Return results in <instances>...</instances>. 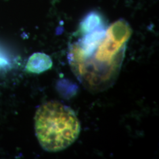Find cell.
I'll use <instances>...</instances> for the list:
<instances>
[{
	"label": "cell",
	"instance_id": "3957f363",
	"mask_svg": "<svg viewBox=\"0 0 159 159\" xmlns=\"http://www.w3.org/2000/svg\"><path fill=\"white\" fill-rule=\"evenodd\" d=\"M52 66L51 58L45 53L35 52L29 58L26 70L31 73L40 74L50 69Z\"/></svg>",
	"mask_w": 159,
	"mask_h": 159
},
{
	"label": "cell",
	"instance_id": "5b68a950",
	"mask_svg": "<svg viewBox=\"0 0 159 159\" xmlns=\"http://www.w3.org/2000/svg\"><path fill=\"white\" fill-rule=\"evenodd\" d=\"M8 64V61L6 56L0 51V67H3Z\"/></svg>",
	"mask_w": 159,
	"mask_h": 159
},
{
	"label": "cell",
	"instance_id": "277c9868",
	"mask_svg": "<svg viewBox=\"0 0 159 159\" xmlns=\"http://www.w3.org/2000/svg\"><path fill=\"white\" fill-rule=\"evenodd\" d=\"M104 19L98 12H89L82 20L80 24V31L83 35L89 34L98 29H102Z\"/></svg>",
	"mask_w": 159,
	"mask_h": 159
},
{
	"label": "cell",
	"instance_id": "7a4b0ae2",
	"mask_svg": "<svg viewBox=\"0 0 159 159\" xmlns=\"http://www.w3.org/2000/svg\"><path fill=\"white\" fill-rule=\"evenodd\" d=\"M131 33L129 25L123 20L112 24L106 30L104 39L95 51L97 61L107 65L113 63L115 57L130 37Z\"/></svg>",
	"mask_w": 159,
	"mask_h": 159
},
{
	"label": "cell",
	"instance_id": "6da1fadb",
	"mask_svg": "<svg viewBox=\"0 0 159 159\" xmlns=\"http://www.w3.org/2000/svg\"><path fill=\"white\" fill-rule=\"evenodd\" d=\"M35 131L43 149L57 152L75 142L79 136L81 125L71 108L60 102H49L36 111Z\"/></svg>",
	"mask_w": 159,
	"mask_h": 159
}]
</instances>
